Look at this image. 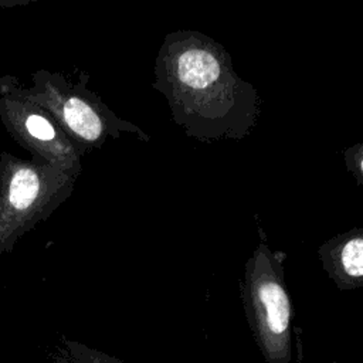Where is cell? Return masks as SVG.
<instances>
[{
  "instance_id": "8",
  "label": "cell",
  "mask_w": 363,
  "mask_h": 363,
  "mask_svg": "<svg viewBox=\"0 0 363 363\" xmlns=\"http://www.w3.org/2000/svg\"><path fill=\"white\" fill-rule=\"evenodd\" d=\"M332 363H337V362H332Z\"/></svg>"
},
{
  "instance_id": "4",
  "label": "cell",
  "mask_w": 363,
  "mask_h": 363,
  "mask_svg": "<svg viewBox=\"0 0 363 363\" xmlns=\"http://www.w3.org/2000/svg\"><path fill=\"white\" fill-rule=\"evenodd\" d=\"M318 257L337 289L352 291L363 286L362 227L350 228L322 242Z\"/></svg>"
},
{
  "instance_id": "3",
  "label": "cell",
  "mask_w": 363,
  "mask_h": 363,
  "mask_svg": "<svg viewBox=\"0 0 363 363\" xmlns=\"http://www.w3.org/2000/svg\"><path fill=\"white\" fill-rule=\"evenodd\" d=\"M86 82L88 77L84 75L74 86H48L50 104L78 149H98L108 139H118L123 135L143 142L150 139L136 123L118 116L99 94L86 88Z\"/></svg>"
},
{
  "instance_id": "7",
  "label": "cell",
  "mask_w": 363,
  "mask_h": 363,
  "mask_svg": "<svg viewBox=\"0 0 363 363\" xmlns=\"http://www.w3.org/2000/svg\"><path fill=\"white\" fill-rule=\"evenodd\" d=\"M347 172L353 176L357 186L363 184V143H354L343 152Z\"/></svg>"
},
{
  "instance_id": "6",
  "label": "cell",
  "mask_w": 363,
  "mask_h": 363,
  "mask_svg": "<svg viewBox=\"0 0 363 363\" xmlns=\"http://www.w3.org/2000/svg\"><path fill=\"white\" fill-rule=\"evenodd\" d=\"M50 359L52 363H122L116 357L69 339H64Z\"/></svg>"
},
{
  "instance_id": "5",
  "label": "cell",
  "mask_w": 363,
  "mask_h": 363,
  "mask_svg": "<svg viewBox=\"0 0 363 363\" xmlns=\"http://www.w3.org/2000/svg\"><path fill=\"white\" fill-rule=\"evenodd\" d=\"M44 176L33 167L18 169L10 182L9 200L16 210L24 211L34 206L35 201H41L44 197L45 183Z\"/></svg>"
},
{
  "instance_id": "1",
  "label": "cell",
  "mask_w": 363,
  "mask_h": 363,
  "mask_svg": "<svg viewBox=\"0 0 363 363\" xmlns=\"http://www.w3.org/2000/svg\"><path fill=\"white\" fill-rule=\"evenodd\" d=\"M153 75L152 86L166 98L173 122L193 139L241 140L258 123V91L235 72L224 45L204 33H167Z\"/></svg>"
},
{
  "instance_id": "2",
  "label": "cell",
  "mask_w": 363,
  "mask_h": 363,
  "mask_svg": "<svg viewBox=\"0 0 363 363\" xmlns=\"http://www.w3.org/2000/svg\"><path fill=\"white\" fill-rule=\"evenodd\" d=\"M285 254L259 241L244 265L240 295L247 323L267 363H288L292 357V318Z\"/></svg>"
}]
</instances>
